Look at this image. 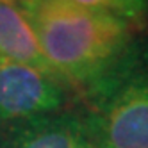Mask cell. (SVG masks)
I'll return each mask as SVG.
<instances>
[{
	"label": "cell",
	"mask_w": 148,
	"mask_h": 148,
	"mask_svg": "<svg viewBox=\"0 0 148 148\" xmlns=\"http://www.w3.org/2000/svg\"><path fill=\"white\" fill-rule=\"evenodd\" d=\"M77 98L100 148H148V38L136 34Z\"/></svg>",
	"instance_id": "cell-2"
},
{
	"label": "cell",
	"mask_w": 148,
	"mask_h": 148,
	"mask_svg": "<svg viewBox=\"0 0 148 148\" xmlns=\"http://www.w3.org/2000/svg\"><path fill=\"white\" fill-rule=\"evenodd\" d=\"M75 102L77 93L59 77L0 59V127L56 112Z\"/></svg>",
	"instance_id": "cell-3"
},
{
	"label": "cell",
	"mask_w": 148,
	"mask_h": 148,
	"mask_svg": "<svg viewBox=\"0 0 148 148\" xmlns=\"http://www.w3.org/2000/svg\"><path fill=\"white\" fill-rule=\"evenodd\" d=\"M14 2H18V4H20V2H22V0H14Z\"/></svg>",
	"instance_id": "cell-7"
},
{
	"label": "cell",
	"mask_w": 148,
	"mask_h": 148,
	"mask_svg": "<svg viewBox=\"0 0 148 148\" xmlns=\"http://www.w3.org/2000/svg\"><path fill=\"white\" fill-rule=\"evenodd\" d=\"M70 2L112 14L132 25L136 30L145 27L148 22V0H70Z\"/></svg>",
	"instance_id": "cell-6"
},
{
	"label": "cell",
	"mask_w": 148,
	"mask_h": 148,
	"mask_svg": "<svg viewBox=\"0 0 148 148\" xmlns=\"http://www.w3.org/2000/svg\"><path fill=\"white\" fill-rule=\"evenodd\" d=\"M20 5L48 64L77 95L136 36V29L123 20L70 0H22Z\"/></svg>",
	"instance_id": "cell-1"
},
{
	"label": "cell",
	"mask_w": 148,
	"mask_h": 148,
	"mask_svg": "<svg viewBox=\"0 0 148 148\" xmlns=\"http://www.w3.org/2000/svg\"><path fill=\"white\" fill-rule=\"evenodd\" d=\"M0 59L56 75L22 5L14 0H0Z\"/></svg>",
	"instance_id": "cell-5"
},
{
	"label": "cell",
	"mask_w": 148,
	"mask_h": 148,
	"mask_svg": "<svg viewBox=\"0 0 148 148\" xmlns=\"http://www.w3.org/2000/svg\"><path fill=\"white\" fill-rule=\"evenodd\" d=\"M0 148H100L79 98L56 112L0 127Z\"/></svg>",
	"instance_id": "cell-4"
}]
</instances>
